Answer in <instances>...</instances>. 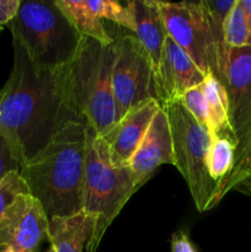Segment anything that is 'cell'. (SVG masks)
Returning a JSON list of instances; mask_svg holds the SVG:
<instances>
[{
	"label": "cell",
	"instance_id": "f546056e",
	"mask_svg": "<svg viewBox=\"0 0 251 252\" xmlns=\"http://www.w3.org/2000/svg\"><path fill=\"white\" fill-rule=\"evenodd\" d=\"M0 32H1V31H0Z\"/></svg>",
	"mask_w": 251,
	"mask_h": 252
},
{
	"label": "cell",
	"instance_id": "ba28073f",
	"mask_svg": "<svg viewBox=\"0 0 251 252\" xmlns=\"http://www.w3.org/2000/svg\"><path fill=\"white\" fill-rule=\"evenodd\" d=\"M166 33L206 75L219 76L218 56L203 1H159Z\"/></svg>",
	"mask_w": 251,
	"mask_h": 252
},
{
	"label": "cell",
	"instance_id": "30bf717a",
	"mask_svg": "<svg viewBox=\"0 0 251 252\" xmlns=\"http://www.w3.org/2000/svg\"><path fill=\"white\" fill-rule=\"evenodd\" d=\"M204 79L206 74L194 64L181 47L167 36L157 78V91L160 105L166 101L182 97L186 91L202 85Z\"/></svg>",
	"mask_w": 251,
	"mask_h": 252
},
{
	"label": "cell",
	"instance_id": "f1b7e54d",
	"mask_svg": "<svg viewBox=\"0 0 251 252\" xmlns=\"http://www.w3.org/2000/svg\"><path fill=\"white\" fill-rule=\"evenodd\" d=\"M47 252H54V250H53V249H52V248H51V249H49V250H48V251H47Z\"/></svg>",
	"mask_w": 251,
	"mask_h": 252
},
{
	"label": "cell",
	"instance_id": "9c48e42d",
	"mask_svg": "<svg viewBox=\"0 0 251 252\" xmlns=\"http://www.w3.org/2000/svg\"><path fill=\"white\" fill-rule=\"evenodd\" d=\"M49 219L43 207L31 194H20L0 220V251L37 252L47 238Z\"/></svg>",
	"mask_w": 251,
	"mask_h": 252
},
{
	"label": "cell",
	"instance_id": "4316f807",
	"mask_svg": "<svg viewBox=\"0 0 251 252\" xmlns=\"http://www.w3.org/2000/svg\"><path fill=\"white\" fill-rule=\"evenodd\" d=\"M240 2L244 9V12H245V19L249 30V42H250L251 46V0H240Z\"/></svg>",
	"mask_w": 251,
	"mask_h": 252
},
{
	"label": "cell",
	"instance_id": "7a4b0ae2",
	"mask_svg": "<svg viewBox=\"0 0 251 252\" xmlns=\"http://www.w3.org/2000/svg\"><path fill=\"white\" fill-rule=\"evenodd\" d=\"M85 155L86 123L69 122L20 170L48 219L83 211Z\"/></svg>",
	"mask_w": 251,
	"mask_h": 252
},
{
	"label": "cell",
	"instance_id": "cb8c5ba5",
	"mask_svg": "<svg viewBox=\"0 0 251 252\" xmlns=\"http://www.w3.org/2000/svg\"><path fill=\"white\" fill-rule=\"evenodd\" d=\"M230 191L240 192V193L249 196L251 198V162L249 165H246L241 170L240 174L225 187V189H224V196Z\"/></svg>",
	"mask_w": 251,
	"mask_h": 252
},
{
	"label": "cell",
	"instance_id": "5b68a950",
	"mask_svg": "<svg viewBox=\"0 0 251 252\" xmlns=\"http://www.w3.org/2000/svg\"><path fill=\"white\" fill-rule=\"evenodd\" d=\"M9 27L31 61L43 68L68 65L83 39L56 0H21Z\"/></svg>",
	"mask_w": 251,
	"mask_h": 252
},
{
	"label": "cell",
	"instance_id": "83f0119b",
	"mask_svg": "<svg viewBox=\"0 0 251 252\" xmlns=\"http://www.w3.org/2000/svg\"><path fill=\"white\" fill-rule=\"evenodd\" d=\"M0 252H14V250H12V249H4V250Z\"/></svg>",
	"mask_w": 251,
	"mask_h": 252
},
{
	"label": "cell",
	"instance_id": "52a82bcc",
	"mask_svg": "<svg viewBox=\"0 0 251 252\" xmlns=\"http://www.w3.org/2000/svg\"><path fill=\"white\" fill-rule=\"evenodd\" d=\"M112 89L120 120L150 101L159 102L152 62L133 34L113 37Z\"/></svg>",
	"mask_w": 251,
	"mask_h": 252
},
{
	"label": "cell",
	"instance_id": "7c38bea8",
	"mask_svg": "<svg viewBox=\"0 0 251 252\" xmlns=\"http://www.w3.org/2000/svg\"><path fill=\"white\" fill-rule=\"evenodd\" d=\"M159 108L160 103L157 101H150L127 113L105 135L100 137L107 145L113 166H127Z\"/></svg>",
	"mask_w": 251,
	"mask_h": 252
},
{
	"label": "cell",
	"instance_id": "d4e9b609",
	"mask_svg": "<svg viewBox=\"0 0 251 252\" xmlns=\"http://www.w3.org/2000/svg\"><path fill=\"white\" fill-rule=\"evenodd\" d=\"M21 0H0V31L9 25L19 11Z\"/></svg>",
	"mask_w": 251,
	"mask_h": 252
},
{
	"label": "cell",
	"instance_id": "8fae6325",
	"mask_svg": "<svg viewBox=\"0 0 251 252\" xmlns=\"http://www.w3.org/2000/svg\"><path fill=\"white\" fill-rule=\"evenodd\" d=\"M164 164L175 166V158L169 118L160 107L148 128L147 134L126 167L140 184L144 185L155 170Z\"/></svg>",
	"mask_w": 251,
	"mask_h": 252
},
{
	"label": "cell",
	"instance_id": "d6986e66",
	"mask_svg": "<svg viewBox=\"0 0 251 252\" xmlns=\"http://www.w3.org/2000/svg\"><path fill=\"white\" fill-rule=\"evenodd\" d=\"M224 41L228 48H243L250 46L248 24L240 0H236L224 22Z\"/></svg>",
	"mask_w": 251,
	"mask_h": 252
},
{
	"label": "cell",
	"instance_id": "44dd1931",
	"mask_svg": "<svg viewBox=\"0 0 251 252\" xmlns=\"http://www.w3.org/2000/svg\"><path fill=\"white\" fill-rule=\"evenodd\" d=\"M20 194H30L27 184L19 171H11L0 181V220Z\"/></svg>",
	"mask_w": 251,
	"mask_h": 252
},
{
	"label": "cell",
	"instance_id": "603a6c76",
	"mask_svg": "<svg viewBox=\"0 0 251 252\" xmlns=\"http://www.w3.org/2000/svg\"><path fill=\"white\" fill-rule=\"evenodd\" d=\"M21 170V164L12 153L9 143L0 135V181L11 171Z\"/></svg>",
	"mask_w": 251,
	"mask_h": 252
},
{
	"label": "cell",
	"instance_id": "5bb4252c",
	"mask_svg": "<svg viewBox=\"0 0 251 252\" xmlns=\"http://www.w3.org/2000/svg\"><path fill=\"white\" fill-rule=\"evenodd\" d=\"M126 5L134 21V36L140 42L152 62L157 84L165 39L167 37L157 0H130Z\"/></svg>",
	"mask_w": 251,
	"mask_h": 252
},
{
	"label": "cell",
	"instance_id": "484cf974",
	"mask_svg": "<svg viewBox=\"0 0 251 252\" xmlns=\"http://www.w3.org/2000/svg\"><path fill=\"white\" fill-rule=\"evenodd\" d=\"M171 252H197L185 231H177L171 239Z\"/></svg>",
	"mask_w": 251,
	"mask_h": 252
},
{
	"label": "cell",
	"instance_id": "2e32d148",
	"mask_svg": "<svg viewBox=\"0 0 251 252\" xmlns=\"http://www.w3.org/2000/svg\"><path fill=\"white\" fill-rule=\"evenodd\" d=\"M56 4L81 36L105 46L113 43V37L108 34L101 19L91 11L86 0H56Z\"/></svg>",
	"mask_w": 251,
	"mask_h": 252
},
{
	"label": "cell",
	"instance_id": "ffe728a7",
	"mask_svg": "<svg viewBox=\"0 0 251 252\" xmlns=\"http://www.w3.org/2000/svg\"><path fill=\"white\" fill-rule=\"evenodd\" d=\"M86 4L98 19L108 20L123 29L134 32V21L127 5L113 0H86Z\"/></svg>",
	"mask_w": 251,
	"mask_h": 252
},
{
	"label": "cell",
	"instance_id": "4fadbf2b",
	"mask_svg": "<svg viewBox=\"0 0 251 252\" xmlns=\"http://www.w3.org/2000/svg\"><path fill=\"white\" fill-rule=\"evenodd\" d=\"M229 101V121L235 142L234 165L219 189L223 199L225 187L251 162V81L244 85L225 89Z\"/></svg>",
	"mask_w": 251,
	"mask_h": 252
},
{
	"label": "cell",
	"instance_id": "3957f363",
	"mask_svg": "<svg viewBox=\"0 0 251 252\" xmlns=\"http://www.w3.org/2000/svg\"><path fill=\"white\" fill-rule=\"evenodd\" d=\"M142 186L127 167L113 166L106 143L86 126L83 211L94 225L86 252L97 251L108 226Z\"/></svg>",
	"mask_w": 251,
	"mask_h": 252
},
{
	"label": "cell",
	"instance_id": "6da1fadb",
	"mask_svg": "<svg viewBox=\"0 0 251 252\" xmlns=\"http://www.w3.org/2000/svg\"><path fill=\"white\" fill-rule=\"evenodd\" d=\"M12 47L14 65L0 90V135L22 167L64 126L85 120L71 100L68 65L56 69L37 65L14 36Z\"/></svg>",
	"mask_w": 251,
	"mask_h": 252
},
{
	"label": "cell",
	"instance_id": "8992f818",
	"mask_svg": "<svg viewBox=\"0 0 251 252\" xmlns=\"http://www.w3.org/2000/svg\"><path fill=\"white\" fill-rule=\"evenodd\" d=\"M160 107L166 112L171 129L175 167L186 181L198 212H207L219 203V185L207 167L212 135L189 115L181 98L166 101Z\"/></svg>",
	"mask_w": 251,
	"mask_h": 252
},
{
	"label": "cell",
	"instance_id": "277c9868",
	"mask_svg": "<svg viewBox=\"0 0 251 252\" xmlns=\"http://www.w3.org/2000/svg\"><path fill=\"white\" fill-rule=\"evenodd\" d=\"M115 47L83 37L73 61L68 64L69 91L88 127L98 137L120 121L112 89Z\"/></svg>",
	"mask_w": 251,
	"mask_h": 252
},
{
	"label": "cell",
	"instance_id": "ac0fdd59",
	"mask_svg": "<svg viewBox=\"0 0 251 252\" xmlns=\"http://www.w3.org/2000/svg\"><path fill=\"white\" fill-rule=\"evenodd\" d=\"M234 153H235V143L231 138L220 137V135L212 137L211 148L207 158V167H208L209 176L218 182L219 189L221 182L233 169Z\"/></svg>",
	"mask_w": 251,
	"mask_h": 252
},
{
	"label": "cell",
	"instance_id": "9a60e30c",
	"mask_svg": "<svg viewBox=\"0 0 251 252\" xmlns=\"http://www.w3.org/2000/svg\"><path fill=\"white\" fill-rule=\"evenodd\" d=\"M93 220L84 211L49 219L47 239L54 252H83L93 231Z\"/></svg>",
	"mask_w": 251,
	"mask_h": 252
},
{
	"label": "cell",
	"instance_id": "7402d4cb",
	"mask_svg": "<svg viewBox=\"0 0 251 252\" xmlns=\"http://www.w3.org/2000/svg\"><path fill=\"white\" fill-rule=\"evenodd\" d=\"M180 98H181L184 106L189 112V115L198 122L199 126L208 129L209 133H211L209 108L206 100V96H204L203 89H202V85L196 86V88L186 91L182 95V97Z\"/></svg>",
	"mask_w": 251,
	"mask_h": 252
},
{
	"label": "cell",
	"instance_id": "e0dca14e",
	"mask_svg": "<svg viewBox=\"0 0 251 252\" xmlns=\"http://www.w3.org/2000/svg\"><path fill=\"white\" fill-rule=\"evenodd\" d=\"M202 89L209 108L211 135L229 137L234 140L229 121V101L225 88L213 74H208L202 84Z\"/></svg>",
	"mask_w": 251,
	"mask_h": 252
}]
</instances>
